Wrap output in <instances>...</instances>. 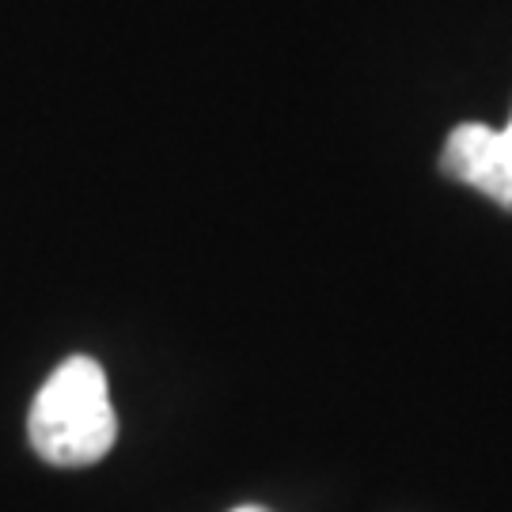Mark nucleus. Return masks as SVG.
I'll list each match as a JSON object with an SVG mask.
<instances>
[{"label":"nucleus","instance_id":"f257e3e1","mask_svg":"<svg viewBox=\"0 0 512 512\" xmlns=\"http://www.w3.org/2000/svg\"><path fill=\"white\" fill-rule=\"evenodd\" d=\"M31 448L54 467H92L118 440L107 372L92 357H69L38 387L31 418Z\"/></svg>","mask_w":512,"mask_h":512},{"label":"nucleus","instance_id":"7ed1b4c3","mask_svg":"<svg viewBox=\"0 0 512 512\" xmlns=\"http://www.w3.org/2000/svg\"><path fill=\"white\" fill-rule=\"evenodd\" d=\"M232 512H270V509H262V505H243V509H232Z\"/></svg>","mask_w":512,"mask_h":512},{"label":"nucleus","instance_id":"f03ea898","mask_svg":"<svg viewBox=\"0 0 512 512\" xmlns=\"http://www.w3.org/2000/svg\"><path fill=\"white\" fill-rule=\"evenodd\" d=\"M440 171L512 213V118L501 129L482 122L456 126L440 152Z\"/></svg>","mask_w":512,"mask_h":512}]
</instances>
